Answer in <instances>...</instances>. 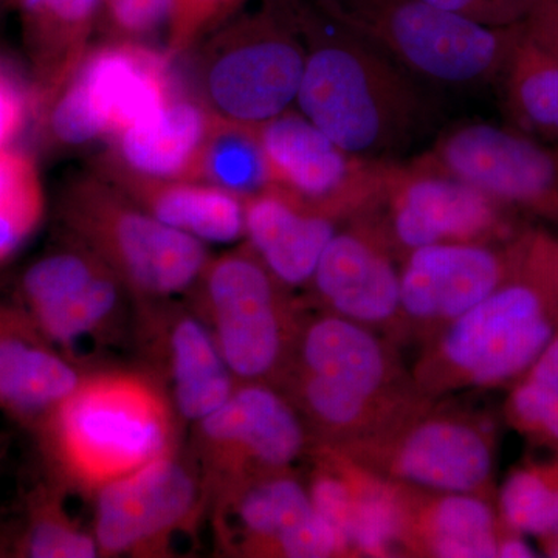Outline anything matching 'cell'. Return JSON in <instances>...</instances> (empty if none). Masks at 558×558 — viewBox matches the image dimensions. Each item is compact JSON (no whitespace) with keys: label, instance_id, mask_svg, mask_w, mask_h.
I'll return each instance as SVG.
<instances>
[{"label":"cell","instance_id":"1","mask_svg":"<svg viewBox=\"0 0 558 558\" xmlns=\"http://www.w3.org/2000/svg\"><path fill=\"white\" fill-rule=\"evenodd\" d=\"M558 328V236L527 227L510 277L422 344L414 384L429 399L462 389L510 388Z\"/></svg>","mask_w":558,"mask_h":558},{"label":"cell","instance_id":"2","mask_svg":"<svg viewBox=\"0 0 558 558\" xmlns=\"http://www.w3.org/2000/svg\"><path fill=\"white\" fill-rule=\"evenodd\" d=\"M295 10L306 44L300 112L349 154L392 159L422 123L413 75L323 11Z\"/></svg>","mask_w":558,"mask_h":558},{"label":"cell","instance_id":"3","mask_svg":"<svg viewBox=\"0 0 558 558\" xmlns=\"http://www.w3.org/2000/svg\"><path fill=\"white\" fill-rule=\"evenodd\" d=\"M178 411L159 381L131 371L84 376L47 414L61 475L92 494L157 459L178 453Z\"/></svg>","mask_w":558,"mask_h":558},{"label":"cell","instance_id":"4","mask_svg":"<svg viewBox=\"0 0 558 558\" xmlns=\"http://www.w3.org/2000/svg\"><path fill=\"white\" fill-rule=\"evenodd\" d=\"M317 9L410 75L446 86L497 83L521 24L495 28L424 0H317Z\"/></svg>","mask_w":558,"mask_h":558},{"label":"cell","instance_id":"5","mask_svg":"<svg viewBox=\"0 0 558 558\" xmlns=\"http://www.w3.org/2000/svg\"><path fill=\"white\" fill-rule=\"evenodd\" d=\"M60 216L73 241L143 303L194 288L209 260L201 240L160 222L102 178L70 179L61 191Z\"/></svg>","mask_w":558,"mask_h":558},{"label":"cell","instance_id":"6","mask_svg":"<svg viewBox=\"0 0 558 558\" xmlns=\"http://www.w3.org/2000/svg\"><path fill=\"white\" fill-rule=\"evenodd\" d=\"M197 301L236 384L281 387L304 312L250 247L209 259Z\"/></svg>","mask_w":558,"mask_h":558},{"label":"cell","instance_id":"7","mask_svg":"<svg viewBox=\"0 0 558 558\" xmlns=\"http://www.w3.org/2000/svg\"><path fill=\"white\" fill-rule=\"evenodd\" d=\"M339 450L402 486L497 497V428L484 414L440 405L438 399L387 432Z\"/></svg>","mask_w":558,"mask_h":558},{"label":"cell","instance_id":"8","mask_svg":"<svg viewBox=\"0 0 558 558\" xmlns=\"http://www.w3.org/2000/svg\"><path fill=\"white\" fill-rule=\"evenodd\" d=\"M304 64L295 3L266 2L213 40L202 65V101L227 119L264 123L292 109Z\"/></svg>","mask_w":558,"mask_h":558},{"label":"cell","instance_id":"9","mask_svg":"<svg viewBox=\"0 0 558 558\" xmlns=\"http://www.w3.org/2000/svg\"><path fill=\"white\" fill-rule=\"evenodd\" d=\"M365 215L377 220L400 259L425 245L510 241L527 227L427 153L385 161L379 194Z\"/></svg>","mask_w":558,"mask_h":558},{"label":"cell","instance_id":"10","mask_svg":"<svg viewBox=\"0 0 558 558\" xmlns=\"http://www.w3.org/2000/svg\"><path fill=\"white\" fill-rule=\"evenodd\" d=\"M178 92L167 51L123 39L89 50L38 120L54 143L80 146L117 137Z\"/></svg>","mask_w":558,"mask_h":558},{"label":"cell","instance_id":"11","mask_svg":"<svg viewBox=\"0 0 558 558\" xmlns=\"http://www.w3.org/2000/svg\"><path fill=\"white\" fill-rule=\"evenodd\" d=\"M312 435L277 387L238 384L223 405L197 421L201 475L213 498L234 484L290 470L310 453Z\"/></svg>","mask_w":558,"mask_h":558},{"label":"cell","instance_id":"12","mask_svg":"<svg viewBox=\"0 0 558 558\" xmlns=\"http://www.w3.org/2000/svg\"><path fill=\"white\" fill-rule=\"evenodd\" d=\"M222 549L250 558L352 557L348 543L312 505L293 469L234 484L215 498Z\"/></svg>","mask_w":558,"mask_h":558},{"label":"cell","instance_id":"13","mask_svg":"<svg viewBox=\"0 0 558 558\" xmlns=\"http://www.w3.org/2000/svg\"><path fill=\"white\" fill-rule=\"evenodd\" d=\"M269 186L284 191L343 226L365 215L379 194L385 160L340 148L300 110L258 124Z\"/></svg>","mask_w":558,"mask_h":558},{"label":"cell","instance_id":"14","mask_svg":"<svg viewBox=\"0 0 558 558\" xmlns=\"http://www.w3.org/2000/svg\"><path fill=\"white\" fill-rule=\"evenodd\" d=\"M427 154L521 219L558 226V143L468 123L440 135Z\"/></svg>","mask_w":558,"mask_h":558},{"label":"cell","instance_id":"15","mask_svg":"<svg viewBox=\"0 0 558 558\" xmlns=\"http://www.w3.org/2000/svg\"><path fill=\"white\" fill-rule=\"evenodd\" d=\"M207 488L178 457L157 459L97 492L94 537L100 556L160 557L196 521Z\"/></svg>","mask_w":558,"mask_h":558},{"label":"cell","instance_id":"16","mask_svg":"<svg viewBox=\"0 0 558 558\" xmlns=\"http://www.w3.org/2000/svg\"><path fill=\"white\" fill-rule=\"evenodd\" d=\"M526 229L506 242L435 244L407 253L400 259L407 343L422 347L499 288L519 264Z\"/></svg>","mask_w":558,"mask_h":558},{"label":"cell","instance_id":"17","mask_svg":"<svg viewBox=\"0 0 558 558\" xmlns=\"http://www.w3.org/2000/svg\"><path fill=\"white\" fill-rule=\"evenodd\" d=\"M310 286L319 310L407 343L400 258L377 220L360 215L326 245Z\"/></svg>","mask_w":558,"mask_h":558},{"label":"cell","instance_id":"18","mask_svg":"<svg viewBox=\"0 0 558 558\" xmlns=\"http://www.w3.org/2000/svg\"><path fill=\"white\" fill-rule=\"evenodd\" d=\"M123 282L100 258L76 244L33 263L22 295L44 336L73 348L108 328L119 312Z\"/></svg>","mask_w":558,"mask_h":558},{"label":"cell","instance_id":"19","mask_svg":"<svg viewBox=\"0 0 558 558\" xmlns=\"http://www.w3.org/2000/svg\"><path fill=\"white\" fill-rule=\"evenodd\" d=\"M307 454L312 505L340 532L352 557H400L399 484L328 444H312Z\"/></svg>","mask_w":558,"mask_h":558},{"label":"cell","instance_id":"20","mask_svg":"<svg viewBox=\"0 0 558 558\" xmlns=\"http://www.w3.org/2000/svg\"><path fill=\"white\" fill-rule=\"evenodd\" d=\"M290 369L315 374L363 398L405 400L422 396L411 371L400 362L395 341L325 311L304 314L301 319Z\"/></svg>","mask_w":558,"mask_h":558},{"label":"cell","instance_id":"21","mask_svg":"<svg viewBox=\"0 0 558 558\" xmlns=\"http://www.w3.org/2000/svg\"><path fill=\"white\" fill-rule=\"evenodd\" d=\"M143 314L150 357L170 377L180 416L197 422L223 405L238 384L207 323L160 301H146Z\"/></svg>","mask_w":558,"mask_h":558},{"label":"cell","instance_id":"22","mask_svg":"<svg viewBox=\"0 0 558 558\" xmlns=\"http://www.w3.org/2000/svg\"><path fill=\"white\" fill-rule=\"evenodd\" d=\"M400 557H497V497L427 492L399 484Z\"/></svg>","mask_w":558,"mask_h":558},{"label":"cell","instance_id":"23","mask_svg":"<svg viewBox=\"0 0 558 558\" xmlns=\"http://www.w3.org/2000/svg\"><path fill=\"white\" fill-rule=\"evenodd\" d=\"M339 229L337 220L274 186L245 197L248 247L286 288L310 284Z\"/></svg>","mask_w":558,"mask_h":558},{"label":"cell","instance_id":"24","mask_svg":"<svg viewBox=\"0 0 558 558\" xmlns=\"http://www.w3.org/2000/svg\"><path fill=\"white\" fill-rule=\"evenodd\" d=\"M102 179L160 222L201 241L245 236V197L211 183L150 178L106 159Z\"/></svg>","mask_w":558,"mask_h":558},{"label":"cell","instance_id":"25","mask_svg":"<svg viewBox=\"0 0 558 558\" xmlns=\"http://www.w3.org/2000/svg\"><path fill=\"white\" fill-rule=\"evenodd\" d=\"M216 112L178 92L163 108L110 138L106 159L150 178L199 182L202 153Z\"/></svg>","mask_w":558,"mask_h":558},{"label":"cell","instance_id":"26","mask_svg":"<svg viewBox=\"0 0 558 558\" xmlns=\"http://www.w3.org/2000/svg\"><path fill=\"white\" fill-rule=\"evenodd\" d=\"M101 2L17 0L36 119L89 53V39Z\"/></svg>","mask_w":558,"mask_h":558},{"label":"cell","instance_id":"27","mask_svg":"<svg viewBox=\"0 0 558 558\" xmlns=\"http://www.w3.org/2000/svg\"><path fill=\"white\" fill-rule=\"evenodd\" d=\"M83 377L21 330H0V402L21 416L49 414Z\"/></svg>","mask_w":558,"mask_h":558},{"label":"cell","instance_id":"28","mask_svg":"<svg viewBox=\"0 0 558 558\" xmlns=\"http://www.w3.org/2000/svg\"><path fill=\"white\" fill-rule=\"evenodd\" d=\"M508 126L558 143V58L521 32L497 81Z\"/></svg>","mask_w":558,"mask_h":558},{"label":"cell","instance_id":"29","mask_svg":"<svg viewBox=\"0 0 558 558\" xmlns=\"http://www.w3.org/2000/svg\"><path fill=\"white\" fill-rule=\"evenodd\" d=\"M199 182L247 197L269 186L258 124L216 113L202 153Z\"/></svg>","mask_w":558,"mask_h":558},{"label":"cell","instance_id":"30","mask_svg":"<svg viewBox=\"0 0 558 558\" xmlns=\"http://www.w3.org/2000/svg\"><path fill=\"white\" fill-rule=\"evenodd\" d=\"M46 204L35 157L16 145L0 148V263L13 256L38 230Z\"/></svg>","mask_w":558,"mask_h":558},{"label":"cell","instance_id":"31","mask_svg":"<svg viewBox=\"0 0 558 558\" xmlns=\"http://www.w3.org/2000/svg\"><path fill=\"white\" fill-rule=\"evenodd\" d=\"M505 416L524 438L558 451V328L537 360L510 387Z\"/></svg>","mask_w":558,"mask_h":558},{"label":"cell","instance_id":"32","mask_svg":"<svg viewBox=\"0 0 558 558\" xmlns=\"http://www.w3.org/2000/svg\"><path fill=\"white\" fill-rule=\"evenodd\" d=\"M28 556L35 558H94L100 556L94 535L81 531L60 508L46 510L27 539Z\"/></svg>","mask_w":558,"mask_h":558},{"label":"cell","instance_id":"33","mask_svg":"<svg viewBox=\"0 0 558 558\" xmlns=\"http://www.w3.org/2000/svg\"><path fill=\"white\" fill-rule=\"evenodd\" d=\"M244 0H171L168 49L171 58L186 53L211 25Z\"/></svg>","mask_w":558,"mask_h":558},{"label":"cell","instance_id":"34","mask_svg":"<svg viewBox=\"0 0 558 558\" xmlns=\"http://www.w3.org/2000/svg\"><path fill=\"white\" fill-rule=\"evenodd\" d=\"M35 113L31 81L0 60V148L14 145Z\"/></svg>","mask_w":558,"mask_h":558},{"label":"cell","instance_id":"35","mask_svg":"<svg viewBox=\"0 0 558 558\" xmlns=\"http://www.w3.org/2000/svg\"><path fill=\"white\" fill-rule=\"evenodd\" d=\"M487 27L505 28L523 24L537 0H424Z\"/></svg>","mask_w":558,"mask_h":558},{"label":"cell","instance_id":"36","mask_svg":"<svg viewBox=\"0 0 558 558\" xmlns=\"http://www.w3.org/2000/svg\"><path fill=\"white\" fill-rule=\"evenodd\" d=\"M170 10L171 0H117L108 13L112 27L134 40L168 22Z\"/></svg>","mask_w":558,"mask_h":558},{"label":"cell","instance_id":"37","mask_svg":"<svg viewBox=\"0 0 558 558\" xmlns=\"http://www.w3.org/2000/svg\"><path fill=\"white\" fill-rule=\"evenodd\" d=\"M521 25L529 38L558 58V0H537Z\"/></svg>","mask_w":558,"mask_h":558},{"label":"cell","instance_id":"38","mask_svg":"<svg viewBox=\"0 0 558 558\" xmlns=\"http://www.w3.org/2000/svg\"><path fill=\"white\" fill-rule=\"evenodd\" d=\"M498 558H532L538 557L537 550L529 545L526 535L502 526L497 546Z\"/></svg>","mask_w":558,"mask_h":558},{"label":"cell","instance_id":"39","mask_svg":"<svg viewBox=\"0 0 558 558\" xmlns=\"http://www.w3.org/2000/svg\"><path fill=\"white\" fill-rule=\"evenodd\" d=\"M539 549L546 557L558 558V538L549 539V542L539 543Z\"/></svg>","mask_w":558,"mask_h":558},{"label":"cell","instance_id":"40","mask_svg":"<svg viewBox=\"0 0 558 558\" xmlns=\"http://www.w3.org/2000/svg\"><path fill=\"white\" fill-rule=\"evenodd\" d=\"M117 0H102V3H105L106 5V9H109L110 5H112V3H116Z\"/></svg>","mask_w":558,"mask_h":558},{"label":"cell","instance_id":"41","mask_svg":"<svg viewBox=\"0 0 558 558\" xmlns=\"http://www.w3.org/2000/svg\"><path fill=\"white\" fill-rule=\"evenodd\" d=\"M3 3H7V5L16 7L17 0H3Z\"/></svg>","mask_w":558,"mask_h":558},{"label":"cell","instance_id":"42","mask_svg":"<svg viewBox=\"0 0 558 558\" xmlns=\"http://www.w3.org/2000/svg\"><path fill=\"white\" fill-rule=\"evenodd\" d=\"M0 3H3V0H0Z\"/></svg>","mask_w":558,"mask_h":558}]
</instances>
